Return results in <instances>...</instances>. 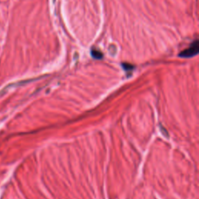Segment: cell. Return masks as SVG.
<instances>
[{
    "instance_id": "1",
    "label": "cell",
    "mask_w": 199,
    "mask_h": 199,
    "mask_svg": "<svg viewBox=\"0 0 199 199\" xmlns=\"http://www.w3.org/2000/svg\"><path fill=\"white\" fill-rule=\"evenodd\" d=\"M198 41L196 40L188 48L185 49L179 54V56L181 58H191L196 55L198 53Z\"/></svg>"
},
{
    "instance_id": "2",
    "label": "cell",
    "mask_w": 199,
    "mask_h": 199,
    "mask_svg": "<svg viewBox=\"0 0 199 199\" xmlns=\"http://www.w3.org/2000/svg\"><path fill=\"white\" fill-rule=\"evenodd\" d=\"M92 56L93 58H95L97 59H100V58H102L103 55L101 51H96V50H93L91 52Z\"/></svg>"
}]
</instances>
